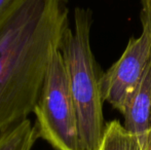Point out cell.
I'll return each instance as SVG.
<instances>
[{
    "instance_id": "obj_4",
    "label": "cell",
    "mask_w": 151,
    "mask_h": 150,
    "mask_svg": "<svg viewBox=\"0 0 151 150\" xmlns=\"http://www.w3.org/2000/svg\"><path fill=\"white\" fill-rule=\"evenodd\" d=\"M141 23L140 36L129 40L121 57L102 74L100 81L104 102L120 113L151 61V25L143 14Z\"/></svg>"
},
{
    "instance_id": "obj_8",
    "label": "cell",
    "mask_w": 151,
    "mask_h": 150,
    "mask_svg": "<svg viewBox=\"0 0 151 150\" xmlns=\"http://www.w3.org/2000/svg\"><path fill=\"white\" fill-rule=\"evenodd\" d=\"M141 14L147 18L151 25V0H141ZM143 150H151V128L148 133L146 144Z\"/></svg>"
},
{
    "instance_id": "obj_9",
    "label": "cell",
    "mask_w": 151,
    "mask_h": 150,
    "mask_svg": "<svg viewBox=\"0 0 151 150\" xmlns=\"http://www.w3.org/2000/svg\"><path fill=\"white\" fill-rule=\"evenodd\" d=\"M16 1L17 0H0V20L5 16Z\"/></svg>"
},
{
    "instance_id": "obj_3",
    "label": "cell",
    "mask_w": 151,
    "mask_h": 150,
    "mask_svg": "<svg viewBox=\"0 0 151 150\" xmlns=\"http://www.w3.org/2000/svg\"><path fill=\"white\" fill-rule=\"evenodd\" d=\"M33 113L38 139L55 150H83L77 112L60 50L55 54L46 71Z\"/></svg>"
},
{
    "instance_id": "obj_2",
    "label": "cell",
    "mask_w": 151,
    "mask_h": 150,
    "mask_svg": "<svg viewBox=\"0 0 151 150\" xmlns=\"http://www.w3.org/2000/svg\"><path fill=\"white\" fill-rule=\"evenodd\" d=\"M74 27L64 34L60 44L68 82L75 104L83 150H98L106 123L103 114L100 69L91 47L93 12L90 8L74 9Z\"/></svg>"
},
{
    "instance_id": "obj_6",
    "label": "cell",
    "mask_w": 151,
    "mask_h": 150,
    "mask_svg": "<svg viewBox=\"0 0 151 150\" xmlns=\"http://www.w3.org/2000/svg\"><path fill=\"white\" fill-rule=\"evenodd\" d=\"M37 140L35 123L27 118L0 133V150H32Z\"/></svg>"
},
{
    "instance_id": "obj_7",
    "label": "cell",
    "mask_w": 151,
    "mask_h": 150,
    "mask_svg": "<svg viewBox=\"0 0 151 150\" xmlns=\"http://www.w3.org/2000/svg\"><path fill=\"white\" fill-rule=\"evenodd\" d=\"M98 150H143L140 139L125 128L117 119L106 123Z\"/></svg>"
},
{
    "instance_id": "obj_1",
    "label": "cell",
    "mask_w": 151,
    "mask_h": 150,
    "mask_svg": "<svg viewBox=\"0 0 151 150\" xmlns=\"http://www.w3.org/2000/svg\"><path fill=\"white\" fill-rule=\"evenodd\" d=\"M69 28L67 0H17L0 20V133L34 112Z\"/></svg>"
},
{
    "instance_id": "obj_5",
    "label": "cell",
    "mask_w": 151,
    "mask_h": 150,
    "mask_svg": "<svg viewBox=\"0 0 151 150\" xmlns=\"http://www.w3.org/2000/svg\"><path fill=\"white\" fill-rule=\"evenodd\" d=\"M121 114L123 126L140 139L144 147L151 128V61Z\"/></svg>"
}]
</instances>
